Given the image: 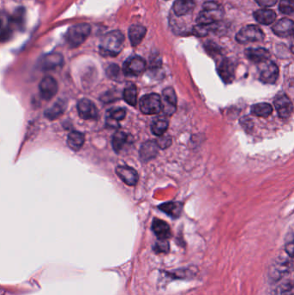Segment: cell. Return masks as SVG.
Wrapping results in <instances>:
<instances>
[{
  "label": "cell",
  "instance_id": "obj_36",
  "mask_svg": "<svg viewBox=\"0 0 294 295\" xmlns=\"http://www.w3.org/2000/svg\"><path fill=\"white\" fill-rule=\"evenodd\" d=\"M169 243L167 240H160L158 239L156 243L153 246V250L157 254H167L169 252Z\"/></svg>",
  "mask_w": 294,
  "mask_h": 295
},
{
  "label": "cell",
  "instance_id": "obj_6",
  "mask_svg": "<svg viewBox=\"0 0 294 295\" xmlns=\"http://www.w3.org/2000/svg\"><path fill=\"white\" fill-rule=\"evenodd\" d=\"M140 110L146 115H153L161 112V98L156 93L144 95L140 100Z\"/></svg>",
  "mask_w": 294,
  "mask_h": 295
},
{
  "label": "cell",
  "instance_id": "obj_15",
  "mask_svg": "<svg viewBox=\"0 0 294 295\" xmlns=\"http://www.w3.org/2000/svg\"><path fill=\"white\" fill-rule=\"evenodd\" d=\"M15 29L11 16L5 12H0V42L8 41Z\"/></svg>",
  "mask_w": 294,
  "mask_h": 295
},
{
  "label": "cell",
  "instance_id": "obj_2",
  "mask_svg": "<svg viewBox=\"0 0 294 295\" xmlns=\"http://www.w3.org/2000/svg\"><path fill=\"white\" fill-rule=\"evenodd\" d=\"M294 272V260L292 257H280L273 262L272 265L269 267V284L276 283L280 280L288 276H293Z\"/></svg>",
  "mask_w": 294,
  "mask_h": 295
},
{
  "label": "cell",
  "instance_id": "obj_33",
  "mask_svg": "<svg viewBox=\"0 0 294 295\" xmlns=\"http://www.w3.org/2000/svg\"><path fill=\"white\" fill-rule=\"evenodd\" d=\"M166 276L173 279H192L196 276V270L193 269H183L174 270L172 272H166Z\"/></svg>",
  "mask_w": 294,
  "mask_h": 295
},
{
  "label": "cell",
  "instance_id": "obj_26",
  "mask_svg": "<svg viewBox=\"0 0 294 295\" xmlns=\"http://www.w3.org/2000/svg\"><path fill=\"white\" fill-rule=\"evenodd\" d=\"M254 16L258 23L264 25H269L274 23L277 17L276 13L274 10H269V9L257 10L254 13Z\"/></svg>",
  "mask_w": 294,
  "mask_h": 295
},
{
  "label": "cell",
  "instance_id": "obj_4",
  "mask_svg": "<svg viewBox=\"0 0 294 295\" xmlns=\"http://www.w3.org/2000/svg\"><path fill=\"white\" fill-rule=\"evenodd\" d=\"M91 32V26L88 23H79L72 26L66 34V41L71 48H78L81 45Z\"/></svg>",
  "mask_w": 294,
  "mask_h": 295
},
{
  "label": "cell",
  "instance_id": "obj_34",
  "mask_svg": "<svg viewBox=\"0 0 294 295\" xmlns=\"http://www.w3.org/2000/svg\"><path fill=\"white\" fill-rule=\"evenodd\" d=\"M217 28H218V23L208 24V25L198 24L192 29V34L196 35V36H198V37H203V36L207 35L211 31H213Z\"/></svg>",
  "mask_w": 294,
  "mask_h": 295
},
{
  "label": "cell",
  "instance_id": "obj_31",
  "mask_svg": "<svg viewBox=\"0 0 294 295\" xmlns=\"http://www.w3.org/2000/svg\"><path fill=\"white\" fill-rule=\"evenodd\" d=\"M273 113V107L268 103H259L251 107V113L256 117L268 118Z\"/></svg>",
  "mask_w": 294,
  "mask_h": 295
},
{
  "label": "cell",
  "instance_id": "obj_16",
  "mask_svg": "<svg viewBox=\"0 0 294 295\" xmlns=\"http://www.w3.org/2000/svg\"><path fill=\"white\" fill-rule=\"evenodd\" d=\"M118 176L128 186H135L138 181V173L132 167L127 166H119L116 168Z\"/></svg>",
  "mask_w": 294,
  "mask_h": 295
},
{
  "label": "cell",
  "instance_id": "obj_24",
  "mask_svg": "<svg viewBox=\"0 0 294 295\" xmlns=\"http://www.w3.org/2000/svg\"><path fill=\"white\" fill-rule=\"evenodd\" d=\"M193 0H175L173 4V10L178 16H185L195 8Z\"/></svg>",
  "mask_w": 294,
  "mask_h": 295
},
{
  "label": "cell",
  "instance_id": "obj_40",
  "mask_svg": "<svg viewBox=\"0 0 294 295\" xmlns=\"http://www.w3.org/2000/svg\"><path fill=\"white\" fill-rule=\"evenodd\" d=\"M241 125L248 132L250 130H252L253 127H254V123L252 122V120L250 118H243V119H241Z\"/></svg>",
  "mask_w": 294,
  "mask_h": 295
},
{
  "label": "cell",
  "instance_id": "obj_13",
  "mask_svg": "<svg viewBox=\"0 0 294 295\" xmlns=\"http://www.w3.org/2000/svg\"><path fill=\"white\" fill-rule=\"evenodd\" d=\"M39 91L43 100H52L58 92L57 81L51 76L43 78L39 84Z\"/></svg>",
  "mask_w": 294,
  "mask_h": 295
},
{
  "label": "cell",
  "instance_id": "obj_30",
  "mask_svg": "<svg viewBox=\"0 0 294 295\" xmlns=\"http://www.w3.org/2000/svg\"><path fill=\"white\" fill-rule=\"evenodd\" d=\"M129 137L125 132H117L112 138V147L117 153H120L125 148V145L129 144Z\"/></svg>",
  "mask_w": 294,
  "mask_h": 295
},
{
  "label": "cell",
  "instance_id": "obj_21",
  "mask_svg": "<svg viewBox=\"0 0 294 295\" xmlns=\"http://www.w3.org/2000/svg\"><path fill=\"white\" fill-rule=\"evenodd\" d=\"M159 150V146L156 141H147L142 145L140 148V157L144 161H148L156 156Z\"/></svg>",
  "mask_w": 294,
  "mask_h": 295
},
{
  "label": "cell",
  "instance_id": "obj_12",
  "mask_svg": "<svg viewBox=\"0 0 294 295\" xmlns=\"http://www.w3.org/2000/svg\"><path fill=\"white\" fill-rule=\"evenodd\" d=\"M78 113L84 120H95L99 117V111L95 104L87 99H82L78 103Z\"/></svg>",
  "mask_w": 294,
  "mask_h": 295
},
{
  "label": "cell",
  "instance_id": "obj_19",
  "mask_svg": "<svg viewBox=\"0 0 294 295\" xmlns=\"http://www.w3.org/2000/svg\"><path fill=\"white\" fill-rule=\"evenodd\" d=\"M152 231L160 240H167L171 237V229L167 223L158 218L153 219Z\"/></svg>",
  "mask_w": 294,
  "mask_h": 295
},
{
  "label": "cell",
  "instance_id": "obj_32",
  "mask_svg": "<svg viewBox=\"0 0 294 295\" xmlns=\"http://www.w3.org/2000/svg\"><path fill=\"white\" fill-rule=\"evenodd\" d=\"M123 97L125 102L131 105V106H136L137 105V100H138V90L137 87L133 84L125 87Z\"/></svg>",
  "mask_w": 294,
  "mask_h": 295
},
{
  "label": "cell",
  "instance_id": "obj_1",
  "mask_svg": "<svg viewBox=\"0 0 294 295\" xmlns=\"http://www.w3.org/2000/svg\"><path fill=\"white\" fill-rule=\"evenodd\" d=\"M125 35L119 30L107 33L99 44V52L103 56H117L123 49Z\"/></svg>",
  "mask_w": 294,
  "mask_h": 295
},
{
  "label": "cell",
  "instance_id": "obj_35",
  "mask_svg": "<svg viewBox=\"0 0 294 295\" xmlns=\"http://www.w3.org/2000/svg\"><path fill=\"white\" fill-rule=\"evenodd\" d=\"M11 19L16 28L22 29L25 22V10L23 8H18L11 16Z\"/></svg>",
  "mask_w": 294,
  "mask_h": 295
},
{
  "label": "cell",
  "instance_id": "obj_29",
  "mask_svg": "<svg viewBox=\"0 0 294 295\" xmlns=\"http://www.w3.org/2000/svg\"><path fill=\"white\" fill-rule=\"evenodd\" d=\"M169 122L166 118L160 117L155 119L153 124L151 125V132H153V135L161 137L168 129Z\"/></svg>",
  "mask_w": 294,
  "mask_h": 295
},
{
  "label": "cell",
  "instance_id": "obj_20",
  "mask_svg": "<svg viewBox=\"0 0 294 295\" xmlns=\"http://www.w3.org/2000/svg\"><path fill=\"white\" fill-rule=\"evenodd\" d=\"M245 55L250 61L255 63H263L269 61L270 53L266 48H248L245 50Z\"/></svg>",
  "mask_w": 294,
  "mask_h": 295
},
{
  "label": "cell",
  "instance_id": "obj_10",
  "mask_svg": "<svg viewBox=\"0 0 294 295\" xmlns=\"http://www.w3.org/2000/svg\"><path fill=\"white\" fill-rule=\"evenodd\" d=\"M274 105L280 118L282 119H288L294 111V106L291 100L284 93H279L275 97Z\"/></svg>",
  "mask_w": 294,
  "mask_h": 295
},
{
  "label": "cell",
  "instance_id": "obj_37",
  "mask_svg": "<svg viewBox=\"0 0 294 295\" xmlns=\"http://www.w3.org/2000/svg\"><path fill=\"white\" fill-rule=\"evenodd\" d=\"M279 9L283 14L292 15L294 11V0H281Z\"/></svg>",
  "mask_w": 294,
  "mask_h": 295
},
{
  "label": "cell",
  "instance_id": "obj_11",
  "mask_svg": "<svg viewBox=\"0 0 294 295\" xmlns=\"http://www.w3.org/2000/svg\"><path fill=\"white\" fill-rule=\"evenodd\" d=\"M177 106V97L172 87H166L162 92L161 99V112L165 115H173Z\"/></svg>",
  "mask_w": 294,
  "mask_h": 295
},
{
  "label": "cell",
  "instance_id": "obj_23",
  "mask_svg": "<svg viewBox=\"0 0 294 295\" xmlns=\"http://www.w3.org/2000/svg\"><path fill=\"white\" fill-rule=\"evenodd\" d=\"M67 109V102L64 100H58L53 106L45 111V117L47 119L54 121L59 119Z\"/></svg>",
  "mask_w": 294,
  "mask_h": 295
},
{
  "label": "cell",
  "instance_id": "obj_9",
  "mask_svg": "<svg viewBox=\"0 0 294 295\" xmlns=\"http://www.w3.org/2000/svg\"><path fill=\"white\" fill-rule=\"evenodd\" d=\"M268 295H294L293 276L270 284Z\"/></svg>",
  "mask_w": 294,
  "mask_h": 295
},
{
  "label": "cell",
  "instance_id": "obj_5",
  "mask_svg": "<svg viewBox=\"0 0 294 295\" xmlns=\"http://www.w3.org/2000/svg\"><path fill=\"white\" fill-rule=\"evenodd\" d=\"M265 38L264 32L258 26L247 25L243 27L236 35V39L239 43H249V42H262Z\"/></svg>",
  "mask_w": 294,
  "mask_h": 295
},
{
  "label": "cell",
  "instance_id": "obj_38",
  "mask_svg": "<svg viewBox=\"0 0 294 295\" xmlns=\"http://www.w3.org/2000/svg\"><path fill=\"white\" fill-rule=\"evenodd\" d=\"M106 72H107V75L112 80H117L121 73L119 66L116 64H112L109 66V68H107Z\"/></svg>",
  "mask_w": 294,
  "mask_h": 295
},
{
  "label": "cell",
  "instance_id": "obj_18",
  "mask_svg": "<svg viewBox=\"0 0 294 295\" xmlns=\"http://www.w3.org/2000/svg\"><path fill=\"white\" fill-rule=\"evenodd\" d=\"M218 74L225 83L232 82L235 77V67L229 59H224L218 66Z\"/></svg>",
  "mask_w": 294,
  "mask_h": 295
},
{
  "label": "cell",
  "instance_id": "obj_25",
  "mask_svg": "<svg viewBox=\"0 0 294 295\" xmlns=\"http://www.w3.org/2000/svg\"><path fill=\"white\" fill-rule=\"evenodd\" d=\"M126 117V111L123 108H116V109L110 110L107 113L106 117V123L112 128H119V121L125 119Z\"/></svg>",
  "mask_w": 294,
  "mask_h": 295
},
{
  "label": "cell",
  "instance_id": "obj_41",
  "mask_svg": "<svg viewBox=\"0 0 294 295\" xmlns=\"http://www.w3.org/2000/svg\"><path fill=\"white\" fill-rule=\"evenodd\" d=\"M256 3L263 7H272L277 3V0H256Z\"/></svg>",
  "mask_w": 294,
  "mask_h": 295
},
{
  "label": "cell",
  "instance_id": "obj_39",
  "mask_svg": "<svg viewBox=\"0 0 294 295\" xmlns=\"http://www.w3.org/2000/svg\"><path fill=\"white\" fill-rule=\"evenodd\" d=\"M156 143L160 148H166L172 145V138L168 136H164V137H161L158 141H156Z\"/></svg>",
  "mask_w": 294,
  "mask_h": 295
},
{
  "label": "cell",
  "instance_id": "obj_3",
  "mask_svg": "<svg viewBox=\"0 0 294 295\" xmlns=\"http://www.w3.org/2000/svg\"><path fill=\"white\" fill-rule=\"evenodd\" d=\"M224 16V10L219 3L214 1H208L203 4V10L197 17L198 24H213L218 23Z\"/></svg>",
  "mask_w": 294,
  "mask_h": 295
},
{
  "label": "cell",
  "instance_id": "obj_17",
  "mask_svg": "<svg viewBox=\"0 0 294 295\" xmlns=\"http://www.w3.org/2000/svg\"><path fill=\"white\" fill-rule=\"evenodd\" d=\"M272 29L280 37H288L294 34V22L288 18H282L275 23Z\"/></svg>",
  "mask_w": 294,
  "mask_h": 295
},
{
  "label": "cell",
  "instance_id": "obj_27",
  "mask_svg": "<svg viewBox=\"0 0 294 295\" xmlns=\"http://www.w3.org/2000/svg\"><path fill=\"white\" fill-rule=\"evenodd\" d=\"M183 205L181 203L167 202L159 205V209L172 218H179L182 212Z\"/></svg>",
  "mask_w": 294,
  "mask_h": 295
},
{
  "label": "cell",
  "instance_id": "obj_28",
  "mask_svg": "<svg viewBox=\"0 0 294 295\" xmlns=\"http://www.w3.org/2000/svg\"><path fill=\"white\" fill-rule=\"evenodd\" d=\"M85 144V136L79 132H71L67 138V145L71 149L74 151L80 150Z\"/></svg>",
  "mask_w": 294,
  "mask_h": 295
},
{
  "label": "cell",
  "instance_id": "obj_7",
  "mask_svg": "<svg viewBox=\"0 0 294 295\" xmlns=\"http://www.w3.org/2000/svg\"><path fill=\"white\" fill-rule=\"evenodd\" d=\"M64 58L59 53H50L43 55L38 61V68L42 71H52L61 68Z\"/></svg>",
  "mask_w": 294,
  "mask_h": 295
},
{
  "label": "cell",
  "instance_id": "obj_22",
  "mask_svg": "<svg viewBox=\"0 0 294 295\" xmlns=\"http://www.w3.org/2000/svg\"><path fill=\"white\" fill-rule=\"evenodd\" d=\"M147 29L143 25L134 24L131 25L129 29V38L131 42V45L137 47L141 43L143 39L146 35Z\"/></svg>",
  "mask_w": 294,
  "mask_h": 295
},
{
  "label": "cell",
  "instance_id": "obj_14",
  "mask_svg": "<svg viewBox=\"0 0 294 295\" xmlns=\"http://www.w3.org/2000/svg\"><path fill=\"white\" fill-rule=\"evenodd\" d=\"M261 74H260V80L263 83L275 84L279 78V68L277 65L273 61H267L264 62Z\"/></svg>",
  "mask_w": 294,
  "mask_h": 295
},
{
  "label": "cell",
  "instance_id": "obj_8",
  "mask_svg": "<svg viewBox=\"0 0 294 295\" xmlns=\"http://www.w3.org/2000/svg\"><path fill=\"white\" fill-rule=\"evenodd\" d=\"M146 61L140 56H131L126 60L124 64V73L130 76H138L146 69Z\"/></svg>",
  "mask_w": 294,
  "mask_h": 295
}]
</instances>
